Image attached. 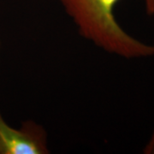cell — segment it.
<instances>
[{"mask_svg":"<svg viewBox=\"0 0 154 154\" xmlns=\"http://www.w3.org/2000/svg\"><path fill=\"white\" fill-rule=\"evenodd\" d=\"M145 152L146 153H154V133L149 143L146 145V146L145 148Z\"/></svg>","mask_w":154,"mask_h":154,"instance_id":"obj_4","label":"cell"},{"mask_svg":"<svg viewBox=\"0 0 154 154\" xmlns=\"http://www.w3.org/2000/svg\"><path fill=\"white\" fill-rule=\"evenodd\" d=\"M146 11L148 15H154V0H144Z\"/></svg>","mask_w":154,"mask_h":154,"instance_id":"obj_3","label":"cell"},{"mask_svg":"<svg viewBox=\"0 0 154 154\" xmlns=\"http://www.w3.org/2000/svg\"><path fill=\"white\" fill-rule=\"evenodd\" d=\"M75 23L80 35L98 48L124 58L154 55V45L125 32L116 19L120 0H58Z\"/></svg>","mask_w":154,"mask_h":154,"instance_id":"obj_1","label":"cell"},{"mask_svg":"<svg viewBox=\"0 0 154 154\" xmlns=\"http://www.w3.org/2000/svg\"><path fill=\"white\" fill-rule=\"evenodd\" d=\"M0 51H1V40H0Z\"/></svg>","mask_w":154,"mask_h":154,"instance_id":"obj_5","label":"cell"},{"mask_svg":"<svg viewBox=\"0 0 154 154\" xmlns=\"http://www.w3.org/2000/svg\"><path fill=\"white\" fill-rule=\"evenodd\" d=\"M47 133L32 120L18 128L9 125L0 111V154H48Z\"/></svg>","mask_w":154,"mask_h":154,"instance_id":"obj_2","label":"cell"}]
</instances>
